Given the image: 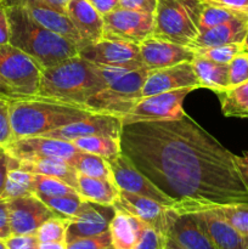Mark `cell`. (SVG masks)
<instances>
[{
  "instance_id": "cell-1",
  "label": "cell",
  "mask_w": 248,
  "mask_h": 249,
  "mask_svg": "<svg viewBox=\"0 0 248 249\" xmlns=\"http://www.w3.org/2000/svg\"><path fill=\"white\" fill-rule=\"evenodd\" d=\"M121 143L135 167L174 199L179 213L248 202L237 156L187 114L123 125Z\"/></svg>"
},
{
  "instance_id": "cell-2",
  "label": "cell",
  "mask_w": 248,
  "mask_h": 249,
  "mask_svg": "<svg viewBox=\"0 0 248 249\" xmlns=\"http://www.w3.org/2000/svg\"><path fill=\"white\" fill-rule=\"evenodd\" d=\"M92 114L80 105L45 96H27L10 100L14 139L44 136L61 126Z\"/></svg>"
},
{
  "instance_id": "cell-3",
  "label": "cell",
  "mask_w": 248,
  "mask_h": 249,
  "mask_svg": "<svg viewBox=\"0 0 248 249\" xmlns=\"http://www.w3.org/2000/svg\"><path fill=\"white\" fill-rule=\"evenodd\" d=\"M6 4L10 23L9 44L31 56L41 70L78 55L77 45L39 24L21 5Z\"/></svg>"
},
{
  "instance_id": "cell-4",
  "label": "cell",
  "mask_w": 248,
  "mask_h": 249,
  "mask_svg": "<svg viewBox=\"0 0 248 249\" xmlns=\"http://www.w3.org/2000/svg\"><path fill=\"white\" fill-rule=\"evenodd\" d=\"M106 85L97 66L75 55L41 70L38 95L85 107L88 100Z\"/></svg>"
},
{
  "instance_id": "cell-5",
  "label": "cell",
  "mask_w": 248,
  "mask_h": 249,
  "mask_svg": "<svg viewBox=\"0 0 248 249\" xmlns=\"http://www.w3.org/2000/svg\"><path fill=\"white\" fill-rule=\"evenodd\" d=\"M147 73L146 67L125 73L92 95L85 104V108L92 113L123 118L143 97L142 89Z\"/></svg>"
},
{
  "instance_id": "cell-6",
  "label": "cell",
  "mask_w": 248,
  "mask_h": 249,
  "mask_svg": "<svg viewBox=\"0 0 248 249\" xmlns=\"http://www.w3.org/2000/svg\"><path fill=\"white\" fill-rule=\"evenodd\" d=\"M198 33L184 0H158L153 14L152 36L190 46L196 40Z\"/></svg>"
},
{
  "instance_id": "cell-7",
  "label": "cell",
  "mask_w": 248,
  "mask_h": 249,
  "mask_svg": "<svg viewBox=\"0 0 248 249\" xmlns=\"http://www.w3.org/2000/svg\"><path fill=\"white\" fill-rule=\"evenodd\" d=\"M0 75L18 97L38 95L40 66L11 44L0 45Z\"/></svg>"
},
{
  "instance_id": "cell-8",
  "label": "cell",
  "mask_w": 248,
  "mask_h": 249,
  "mask_svg": "<svg viewBox=\"0 0 248 249\" xmlns=\"http://www.w3.org/2000/svg\"><path fill=\"white\" fill-rule=\"evenodd\" d=\"M195 90L194 88H181L167 92L143 96L126 116L122 118L123 125L145 122L177 121L185 116V97Z\"/></svg>"
},
{
  "instance_id": "cell-9",
  "label": "cell",
  "mask_w": 248,
  "mask_h": 249,
  "mask_svg": "<svg viewBox=\"0 0 248 249\" xmlns=\"http://www.w3.org/2000/svg\"><path fill=\"white\" fill-rule=\"evenodd\" d=\"M78 55L95 66L128 67L138 70L143 67L138 44L102 38L83 46Z\"/></svg>"
},
{
  "instance_id": "cell-10",
  "label": "cell",
  "mask_w": 248,
  "mask_h": 249,
  "mask_svg": "<svg viewBox=\"0 0 248 249\" xmlns=\"http://www.w3.org/2000/svg\"><path fill=\"white\" fill-rule=\"evenodd\" d=\"M153 15L118 7L104 16V36L106 39L141 44L152 36Z\"/></svg>"
},
{
  "instance_id": "cell-11",
  "label": "cell",
  "mask_w": 248,
  "mask_h": 249,
  "mask_svg": "<svg viewBox=\"0 0 248 249\" xmlns=\"http://www.w3.org/2000/svg\"><path fill=\"white\" fill-rule=\"evenodd\" d=\"M108 163L112 175H113V181L119 190L131 192L139 196L148 197L174 209V199L170 198L159 187L156 186L145 174H142L128 156L122 152L118 157L108 160Z\"/></svg>"
},
{
  "instance_id": "cell-12",
  "label": "cell",
  "mask_w": 248,
  "mask_h": 249,
  "mask_svg": "<svg viewBox=\"0 0 248 249\" xmlns=\"http://www.w3.org/2000/svg\"><path fill=\"white\" fill-rule=\"evenodd\" d=\"M4 150L10 157L22 162H33L43 158H61L70 162L80 151L70 141L49 136L16 139Z\"/></svg>"
},
{
  "instance_id": "cell-13",
  "label": "cell",
  "mask_w": 248,
  "mask_h": 249,
  "mask_svg": "<svg viewBox=\"0 0 248 249\" xmlns=\"http://www.w3.org/2000/svg\"><path fill=\"white\" fill-rule=\"evenodd\" d=\"M7 209L12 235H36L46 220L57 216L35 195L7 199Z\"/></svg>"
},
{
  "instance_id": "cell-14",
  "label": "cell",
  "mask_w": 248,
  "mask_h": 249,
  "mask_svg": "<svg viewBox=\"0 0 248 249\" xmlns=\"http://www.w3.org/2000/svg\"><path fill=\"white\" fill-rule=\"evenodd\" d=\"M114 214L116 208L113 206L84 201L79 213L74 218L68 219L66 241L68 243L78 238L94 237L107 232Z\"/></svg>"
},
{
  "instance_id": "cell-15",
  "label": "cell",
  "mask_w": 248,
  "mask_h": 249,
  "mask_svg": "<svg viewBox=\"0 0 248 249\" xmlns=\"http://www.w3.org/2000/svg\"><path fill=\"white\" fill-rule=\"evenodd\" d=\"M123 131V121L119 117L108 114L92 113L80 121L73 122L68 125L61 126L50 131L46 135L49 138L60 139L65 141H73L78 138L91 135H106L121 139Z\"/></svg>"
},
{
  "instance_id": "cell-16",
  "label": "cell",
  "mask_w": 248,
  "mask_h": 249,
  "mask_svg": "<svg viewBox=\"0 0 248 249\" xmlns=\"http://www.w3.org/2000/svg\"><path fill=\"white\" fill-rule=\"evenodd\" d=\"M113 207L118 211H123L130 215L136 216L145 224L167 235L168 220L170 211L173 209L170 207L164 206L148 197L139 196L122 190H119V196L114 202Z\"/></svg>"
},
{
  "instance_id": "cell-17",
  "label": "cell",
  "mask_w": 248,
  "mask_h": 249,
  "mask_svg": "<svg viewBox=\"0 0 248 249\" xmlns=\"http://www.w3.org/2000/svg\"><path fill=\"white\" fill-rule=\"evenodd\" d=\"M139 48L143 67L148 71L169 67L182 62H191L196 55L194 49L190 46L180 45L155 36L145 39L142 43L139 44Z\"/></svg>"
},
{
  "instance_id": "cell-18",
  "label": "cell",
  "mask_w": 248,
  "mask_h": 249,
  "mask_svg": "<svg viewBox=\"0 0 248 249\" xmlns=\"http://www.w3.org/2000/svg\"><path fill=\"white\" fill-rule=\"evenodd\" d=\"M181 88H199L198 79L191 62H182L169 67L148 71L142 95L150 96Z\"/></svg>"
},
{
  "instance_id": "cell-19",
  "label": "cell",
  "mask_w": 248,
  "mask_h": 249,
  "mask_svg": "<svg viewBox=\"0 0 248 249\" xmlns=\"http://www.w3.org/2000/svg\"><path fill=\"white\" fill-rule=\"evenodd\" d=\"M5 1L9 4L21 5L39 24L60 34L61 36L77 45L79 50L84 46L79 33L67 15L61 14L57 10L53 9L44 0H5Z\"/></svg>"
},
{
  "instance_id": "cell-20",
  "label": "cell",
  "mask_w": 248,
  "mask_h": 249,
  "mask_svg": "<svg viewBox=\"0 0 248 249\" xmlns=\"http://www.w3.org/2000/svg\"><path fill=\"white\" fill-rule=\"evenodd\" d=\"M167 236L186 249H219L202 230L192 213H179L172 209Z\"/></svg>"
},
{
  "instance_id": "cell-21",
  "label": "cell",
  "mask_w": 248,
  "mask_h": 249,
  "mask_svg": "<svg viewBox=\"0 0 248 249\" xmlns=\"http://www.w3.org/2000/svg\"><path fill=\"white\" fill-rule=\"evenodd\" d=\"M194 216L202 230L209 236L214 245L219 249H247L245 236L226 223L213 209L194 212Z\"/></svg>"
},
{
  "instance_id": "cell-22",
  "label": "cell",
  "mask_w": 248,
  "mask_h": 249,
  "mask_svg": "<svg viewBox=\"0 0 248 249\" xmlns=\"http://www.w3.org/2000/svg\"><path fill=\"white\" fill-rule=\"evenodd\" d=\"M66 15L79 33L84 46L104 36V16L88 0H71Z\"/></svg>"
},
{
  "instance_id": "cell-23",
  "label": "cell",
  "mask_w": 248,
  "mask_h": 249,
  "mask_svg": "<svg viewBox=\"0 0 248 249\" xmlns=\"http://www.w3.org/2000/svg\"><path fill=\"white\" fill-rule=\"evenodd\" d=\"M248 33V16L240 17L232 21L199 32L196 40L190 45L191 49L207 48V46L228 45V44H243Z\"/></svg>"
},
{
  "instance_id": "cell-24",
  "label": "cell",
  "mask_w": 248,
  "mask_h": 249,
  "mask_svg": "<svg viewBox=\"0 0 248 249\" xmlns=\"http://www.w3.org/2000/svg\"><path fill=\"white\" fill-rule=\"evenodd\" d=\"M189 7L191 16L196 23L198 32L223 24L225 22L248 16V14L228 7L219 6V5L208 4V2L199 1V0H184Z\"/></svg>"
},
{
  "instance_id": "cell-25",
  "label": "cell",
  "mask_w": 248,
  "mask_h": 249,
  "mask_svg": "<svg viewBox=\"0 0 248 249\" xmlns=\"http://www.w3.org/2000/svg\"><path fill=\"white\" fill-rule=\"evenodd\" d=\"M191 63L197 75V79H198L199 88L213 90L218 95L230 89L229 65L208 60L197 53L195 55Z\"/></svg>"
},
{
  "instance_id": "cell-26",
  "label": "cell",
  "mask_w": 248,
  "mask_h": 249,
  "mask_svg": "<svg viewBox=\"0 0 248 249\" xmlns=\"http://www.w3.org/2000/svg\"><path fill=\"white\" fill-rule=\"evenodd\" d=\"M143 221L123 211L116 209L109 224L112 245L114 249H135Z\"/></svg>"
},
{
  "instance_id": "cell-27",
  "label": "cell",
  "mask_w": 248,
  "mask_h": 249,
  "mask_svg": "<svg viewBox=\"0 0 248 249\" xmlns=\"http://www.w3.org/2000/svg\"><path fill=\"white\" fill-rule=\"evenodd\" d=\"M17 163L22 169L32 174L57 178L65 181L66 184L77 189L78 191V173L67 160H61V158H43V160H33V162L17 160Z\"/></svg>"
},
{
  "instance_id": "cell-28",
  "label": "cell",
  "mask_w": 248,
  "mask_h": 249,
  "mask_svg": "<svg viewBox=\"0 0 248 249\" xmlns=\"http://www.w3.org/2000/svg\"><path fill=\"white\" fill-rule=\"evenodd\" d=\"M78 194L85 201L113 206L119 196V189L109 180L78 174Z\"/></svg>"
},
{
  "instance_id": "cell-29",
  "label": "cell",
  "mask_w": 248,
  "mask_h": 249,
  "mask_svg": "<svg viewBox=\"0 0 248 249\" xmlns=\"http://www.w3.org/2000/svg\"><path fill=\"white\" fill-rule=\"evenodd\" d=\"M34 195V174L22 169L15 158L10 157L9 173L0 198L10 199Z\"/></svg>"
},
{
  "instance_id": "cell-30",
  "label": "cell",
  "mask_w": 248,
  "mask_h": 249,
  "mask_svg": "<svg viewBox=\"0 0 248 249\" xmlns=\"http://www.w3.org/2000/svg\"><path fill=\"white\" fill-rule=\"evenodd\" d=\"M78 150L83 152L100 156L107 160H112L122 153L121 139L106 135H91L78 138L71 141Z\"/></svg>"
},
{
  "instance_id": "cell-31",
  "label": "cell",
  "mask_w": 248,
  "mask_h": 249,
  "mask_svg": "<svg viewBox=\"0 0 248 249\" xmlns=\"http://www.w3.org/2000/svg\"><path fill=\"white\" fill-rule=\"evenodd\" d=\"M68 163L77 170L78 174L113 181V175L108 160L100 156L79 151Z\"/></svg>"
},
{
  "instance_id": "cell-32",
  "label": "cell",
  "mask_w": 248,
  "mask_h": 249,
  "mask_svg": "<svg viewBox=\"0 0 248 249\" xmlns=\"http://www.w3.org/2000/svg\"><path fill=\"white\" fill-rule=\"evenodd\" d=\"M242 236H248V202L209 207Z\"/></svg>"
},
{
  "instance_id": "cell-33",
  "label": "cell",
  "mask_w": 248,
  "mask_h": 249,
  "mask_svg": "<svg viewBox=\"0 0 248 249\" xmlns=\"http://www.w3.org/2000/svg\"><path fill=\"white\" fill-rule=\"evenodd\" d=\"M78 194L77 189L66 184L62 180L48 175L34 174V195L39 198L57 197Z\"/></svg>"
},
{
  "instance_id": "cell-34",
  "label": "cell",
  "mask_w": 248,
  "mask_h": 249,
  "mask_svg": "<svg viewBox=\"0 0 248 249\" xmlns=\"http://www.w3.org/2000/svg\"><path fill=\"white\" fill-rule=\"evenodd\" d=\"M58 218L72 219L79 213L85 201L79 194L66 195V196L57 197H44L40 198Z\"/></svg>"
},
{
  "instance_id": "cell-35",
  "label": "cell",
  "mask_w": 248,
  "mask_h": 249,
  "mask_svg": "<svg viewBox=\"0 0 248 249\" xmlns=\"http://www.w3.org/2000/svg\"><path fill=\"white\" fill-rule=\"evenodd\" d=\"M67 224L68 219L58 218V216L46 220L36 231V237H38L39 242L67 243V241H66V237H67Z\"/></svg>"
},
{
  "instance_id": "cell-36",
  "label": "cell",
  "mask_w": 248,
  "mask_h": 249,
  "mask_svg": "<svg viewBox=\"0 0 248 249\" xmlns=\"http://www.w3.org/2000/svg\"><path fill=\"white\" fill-rule=\"evenodd\" d=\"M195 53L199 56L208 58V60L215 61L219 63L229 65L233 57L241 51H243L242 44H228V45H216L207 46V48L195 49Z\"/></svg>"
},
{
  "instance_id": "cell-37",
  "label": "cell",
  "mask_w": 248,
  "mask_h": 249,
  "mask_svg": "<svg viewBox=\"0 0 248 249\" xmlns=\"http://www.w3.org/2000/svg\"><path fill=\"white\" fill-rule=\"evenodd\" d=\"M219 96H220L221 111H223L224 116L228 117L231 111L248 102V82L243 83L238 87L231 88L223 94H219Z\"/></svg>"
},
{
  "instance_id": "cell-38",
  "label": "cell",
  "mask_w": 248,
  "mask_h": 249,
  "mask_svg": "<svg viewBox=\"0 0 248 249\" xmlns=\"http://www.w3.org/2000/svg\"><path fill=\"white\" fill-rule=\"evenodd\" d=\"M248 82V53L241 51L229 63V85L238 87Z\"/></svg>"
},
{
  "instance_id": "cell-39",
  "label": "cell",
  "mask_w": 248,
  "mask_h": 249,
  "mask_svg": "<svg viewBox=\"0 0 248 249\" xmlns=\"http://www.w3.org/2000/svg\"><path fill=\"white\" fill-rule=\"evenodd\" d=\"M167 235L143 223L135 249H164Z\"/></svg>"
},
{
  "instance_id": "cell-40",
  "label": "cell",
  "mask_w": 248,
  "mask_h": 249,
  "mask_svg": "<svg viewBox=\"0 0 248 249\" xmlns=\"http://www.w3.org/2000/svg\"><path fill=\"white\" fill-rule=\"evenodd\" d=\"M14 140L10 118V100L0 97V147L5 148Z\"/></svg>"
},
{
  "instance_id": "cell-41",
  "label": "cell",
  "mask_w": 248,
  "mask_h": 249,
  "mask_svg": "<svg viewBox=\"0 0 248 249\" xmlns=\"http://www.w3.org/2000/svg\"><path fill=\"white\" fill-rule=\"evenodd\" d=\"M66 249H114L109 231L94 237L78 238L67 243Z\"/></svg>"
},
{
  "instance_id": "cell-42",
  "label": "cell",
  "mask_w": 248,
  "mask_h": 249,
  "mask_svg": "<svg viewBox=\"0 0 248 249\" xmlns=\"http://www.w3.org/2000/svg\"><path fill=\"white\" fill-rule=\"evenodd\" d=\"M7 249H40L36 235H11L5 240Z\"/></svg>"
},
{
  "instance_id": "cell-43",
  "label": "cell",
  "mask_w": 248,
  "mask_h": 249,
  "mask_svg": "<svg viewBox=\"0 0 248 249\" xmlns=\"http://www.w3.org/2000/svg\"><path fill=\"white\" fill-rule=\"evenodd\" d=\"M157 2L158 0H119V7L153 15L157 7Z\"/></svg>"
},
{
  "instance_id": "cell-44",
  "label": "cell",
  "mask_w": 248,
  "mask_h": 249,
  "mask_svg": "<svg viewBox=\"0 0 248 249\" xmlns=\"http://www.w3.org/2000/svg\"><path fill=\"white\" fill-rule=\"evenodd\" d=\"M10 40V23L7 16V4L0 0V45H6Z\"/></svg>"
},
{
  "instance_id": "cell-45",
  "label": "cell",
  "mask_w": 248,
  "mask_h": 249,
  "mask_svg": "<svg viewBox=\"0 0 248 249\" xmlns=\"http://www.w3.org/2000/svg\"><path fill=\"white\" fill-rule=\"evenodd\" d=\"M10 229L9 209H7V199L0 198V240L5 241L11 236Z\"/></svg>"
},
{
  "instance_id": "cell-46",
  "label": "cell",
  "mask_w": 248,
  "mask_h": 249,
  "mask_svg": "<svg viewBox=\"0 0 248 249\" xmlns=\"http://www.w3.org/2000/svg\"><path fill=\"white\" fill-rule=\"evenodd\" d=\"M199 1L219 5V6L228 7V9L248 14V0H199Z\"/></svg>"
},
{
  "instance_id": "cell-47",
  "label": "cell",
  "mask_w": 248,
  "mask_h": 249,
  "mask_svg": "<svg viewBox=\"0 0 248 249\" xmlns=\"http://www.w3.org/2000/svg\"><path fill=\"white\" fill-rule=\"evenodd\" d=\"M88 1L102 16L114 11L119 7V0H88Z\"/></svg>"
},
{
  "instance_id": "cell-48",
  "label": "cell",
  "mask_w": 248,
  "mask_h": 249,
  "mask_svg": "<svg viewBox=\"0 0 248 249\" xmlns=\"http://www.w3.org/2000/svg\"><path fill=\"white\" fill-rule=\"evenodd\" d=\"M10 156L7 155L4 148L0 147V196L4 190L5 182H6L7 173H9Z\"/></svg>"
},
{
  "instance_id": "cell-49",
  "label": "cell",
  "mask_w": 248,
  "mask_h": 249,
  "mask_svg": "<svg viewBox=\"0 0 248 249\" xmlns=\"http://www.w3.org/2000/svg\"><path fill=\"white\" fill-rule=\"evenodd\" d=\"M237 164L241 175L243 178V181L248 189V152H245V155L241 156V157L237 156Z\"/></svg>"
},
{
  "instance_id": "cell-50",
  "label": "cell",
  "mask_w": 248,
  "mask_h": 249,
  "mask_svg": "<svg viewBox=\"0 0 248 249\" xmlns=\"http://www.w3.org/2000/svg\"><path fill=\"white\" fill-rule=\"evenodd\" d=\"M0 97H5V99L9 100L17 99V97H18L16 95V92H15L14 90L9 87V84L5 82L4 78H2L1 75H0Z\"/></svg>"
},
{
  "instance_id": "cell-51",
  "label": "cell",
  "mask_w": 248,
  "mask_h": 249,
  "mask_svg": "<svg viewBox=\"0 0 248 249\" xmlns=\"http://www.w3.org/2000/svg\"><path fill=\"white\" fill-rule=\"evenodd\" d=\"M49 6H51L53 9L57 10L61 14H65L67 11V6L70 4L71 0H44Z\"/></svg>"
},
{
  "instance_id": "cell-52",
  "label": "cell",
  "mask_w": 248,
  "mask_h": 249,
  "mask_svg": "<svg viewBox=\"0 0 248 249\" xmlns=\"http://www.w3.org/2000/svg\"><path fill=\"white\" fill-rule=\"evenodd\" d=\"M228 117H235V118H248V102L241 105L237 108L230 112Z\"/></svg>"
},
{
  "instance_id": "cell-53",
  "label": "cell",
  "mask_w": 248,
  "mask_h": 249,
  "mask_svg": "<svg viewBox=\"0 0 248 249\" xmlns=\"http://www.w3.org/2000/svg\"><path fill=\"white\" fill-rule=\"evenodd\" d=\"M67 243L63 242H46L40 243V249H66Z\"/></svg>"
},
{
  "instance_id": "cell-54",
  "label": "cell",
  "mask_w": 248,
  "mask_h": 249,
  "mask_svg": "<svg viewBox=\"0 0 248 249\" xmlns=\"http://www.w3.org/2000/svg\"><path fill=\"white\" fill-rule=\"evenodd\" d=\"M164 249H186V248L181 247V246H180L179 243L175 242V241L173 240V238H170L169 236H167V240H165Z\"/></svg>"
},
{
  "instance_id": "cell-55",
  "label": "cell",
  "mask_w": 248,
  "mask_h": 249,
  "mask_svg": "<svg viewBox=\"0 0 248 249\" xmlns=\"http://www.w3.org/2000/svg\"><path fill=\"white\" fill-rule=\"evenodd\" d=\"M242 48H243V51H246V53H248V33H247V36H246L245 41H243Z\"/></svg>"
},
{
  "instance_id": "cell-56",
  "label": "cell",
  "mask_w": 248,
  "mask_h": 249,
  "mask_svg": "<svg viewBox=\"0 0 248 249\" xmlns=\"http://www.w3.org/2000/svg\"><path fill=\"white\" fill-rule=\"evenodd\" d=\"M0 249H7L6 245H5V241L0 240Z\"/></svg>"
},
{
  "instance_id": "cell-57",
  "label": "cell",
  "mask_w": 248,
  "mask_h": 249,
  "mask_svg": "<svg viewBox=\"0 0 248 249\" xmlns=\"http://www.w3.org/2000/svg\"><path fill=\"white\" fill-rule=\"evenodd\" d=\"M245 242H246V248L248 249V236H246L245 237Z\"/></svg>"
}]
</instances>
